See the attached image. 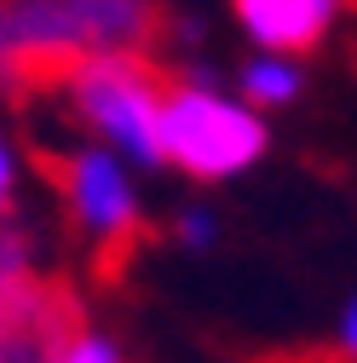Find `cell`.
<instances>
[{
  "label": "cell",
  "mask_w": 357,
  "mask_h": 363,
  "mask_svg": "<svg viewBox=\"0 0 357 363\" xmlns=\"http://www.w3.org/2000/svg\"><path fill=\"white\" fill-rule=\"evenodd\" d=\"M75 110L93 121L110 145H121L139 162H162V104L167 86L150 64H139L132 52H98L64 75Z\"/></svg>",
  "instance_id": "6da1fadb"
},
{
  "label": "cell",
  "mask_w": 357,
  "mask_h": 363,
  "mask_svg": "<svg viewBox=\"0 0 357 363\" xmlns=\"http://www.w3.org/2000/svg\"><path fill=\"white\" fill-rule=\"evenodd\" d=\"M265 150V127L248 104L208 86H167L162 104V162H178L196 179H231Z\"/></svg>",
  "instance_id": "7a4b0ae2"
},
{
  "label": "cell",
  "mask_w": 357,
  "mask_h": 363,
  "mask_svg": "<svg viewBox=\"0 0 357 363\" xmlns=\"http://www.w3.org/2000/svg\"><path fill=\"white\" fill-rule=\"evenodd\" d=\"M64 196L75 208V225L86 231V242H98L110 254L132 248L139 237V208H132V185L115 156L104 150H81L64 162Z\"/></svg>",
  "instance_id": "3957f363"
},
{
  "label": "cell",
  "mask_w": 357,
  "mask_h": 363,
  "mask_svg": "<svg viewBox=\"0 0 357 363\" xmlns=\"http://www.w3.org/2000/svg\"><path fill=\"white\" fill-rule=\"evenodd\" d=\"M75 306L47 283H0V363H64L75 340Z\"/></svg>",
  "instance_id": "277c9868"
},
{
  "label": "cell",
  "mask_w": 357,
  "mask_h": 363,
  "mask_svg": "<svg viewBox=\"0 0 357 363\" xmlns=\"http://www.w3.org/2000/svg\"><path fill=\"white\" fill-rule=\"evenodd\" d=\"M231 6H237V23L259 47L283 58V52H305L311 40H323L340 0H231Z\"/></svg>",
  "instance_id": "5b68a950"
},
{
  "label": "cell",
  "mask_w": 357,
  "mask_h": 363,
  "mask_svg": "<svg viewBox=\"0 0 357 363\" xmlns=\"http://www.w3.org/2000/svg\"><path fill=\"white\" fill-rule=\"evenodd\" d=\"M242 93H248L254 104H288V99L300 93V69H294L288 58H254V64L242 69Z\"/></svg>",
  "instance_id": "8992f818"
},
{
  "label": "cell",
  "mask_w": 357,
  "mask_h": 363,
  "mask_svg": "<svg viewBox=\"0 0 357 363\" xmlns=\"http://www.w3.org/2000/svg\"><path fill=\"white\" fill-rule=\"evenodd\" d=\"M64 363H121V352H115V346H110L104 335H93V329H81V335L69 340Z\"/></svg>",
  "instance_id": "52a82bcc"
},
{
  "label": "cell",
  "mask_w": 357,
  "mask_h": 363,
  "mask_svg": "<svg viewBox=\"0 0 357 363\" xmlns=\"http://www.w3.org/2000/svg\"><path fill=\"white\" fill-rule=\"evenodd\" d=\"M178 231H185L191 242H208V231H213V219H208V213H191L185 225H178Z\"/></svg>",
  "instance_id": "ba28073f"
},
{
  "label": "cell",
  "mask_w": 357,
  "mask_h": 363,
  "mask_svg": "<svg viewBox=\"0 0 357 363\" xmlns=\"http://www.w3.org/2000/svg\"><path fill=\"white\" fill-rule=\"evenodd\" d=\"M340 346L357 357V300H351V311H346V323H340Z\"/></svg>",
  "instance_id": "9c48e42d"
},
{
  "label": "cell",
  "mask_w": 357,
  "mask_h": 363,
  "mask_svg": "<svg viewBox=\"0 0 357 363\" xmlns=\"http://www.w3.org/2000/svg\"><path fill=\"white\" fill-rule=\"evenodd\" d=\"M6 196H12V150L0 145V208H6Z\"/></svg>",
  "instance_id": "30bf717a"
}]
</instances>
